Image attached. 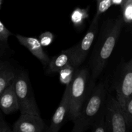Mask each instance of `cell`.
<instances>
[{"instance_id":"1","label":"cell","mask_w":132,"mask_h":132,"mask_svg":"<svg viewBox=\"0 0 132 132\" xmlns=\"http://www.w3.org/2000/svg\"><path fill=\"white\" fill-rule=\"evenodd\" d=\"M123 24L122 15L103 23L90 60L91 83L95 84L104 70L121 34Z\"/></svg>"},{"instance_id":"12","label":"cell","mask_w":132,"mask_h":132,"mask_svg":"<svg viewBox=\"0 0 132 132\" xmlns=\"http://www.w3.org/2000/svg\"><path fill=\"white\" fill-rule=\"evenodd\" d=\"M72 51L73 46L69 49L63 50L60 54L50 59V62L48 64V73H58L63 67L68 63H70L72 60Z\"/></svg>"},{"instance_id":"4","label":"cell","mask_w":132,"mask_h":132,"mask_svg":"<svg viewBox=\"0 0 132 132\" xmlns=\"http://www.w3.org/2000/svg\"><path fill=\"white\" fill-rule=\"evenodd\" d=\"M13 83L21 113L41 116L27 73L24 72L16 73L13 79Z\"/></svg>"},{"instance_id":"19","label":"cell","mask_w":132,"mask_h":132,"mask_svg":"<svg viewBox=\"0 0 132 132\" xmlns=\"http://www.w3.org/2000/svg\"><path fill=\"white\" fill-rule=\"evenodd\" d=\"M54 40V36L52 32H45L41 34L39 37V41L43 47L51 45Z\"/></svg>"},{"instance_id":"20","label":"cell","mask_w":132,"mask_h":132,"mask_svg":"<svg viewBox=\"0 0 132 132\" xmlns=\"http://www.w3.org/2000/svg\"><path fill=\"white\" fill-rule=\"evenodd\" d=\"M112 5V0H100L98 1L97 10L95 15L99 17Z\"/></svg>"},{"instance_id":"6","label":"cell","mask_w":132,"mask_h":132,"mask_svg":"<svg viewBox=\"0 0 132 132\" xmlns=\"http://www.w3.org/2000/svg\"><path fill=\"white\" fill-rule=\"evenodd\" d=\"M116 99L122 106L132 94V60L122 64L116 72L113 82Z\"/></svg>"},{"instance_id":"17","label":"cell","mask_w":132,"mask_h":132,"mask_svg":"<svg viewBox=\"0 0 132 132\" xmlns=\"http://www.w3.org/2000/svg\"><path fill=\"white\" fill-rule=\"evenodd\" d=\"M121 107L126 117L128 127V128H131L132 125V96L130 97Z\"/></svg>"},{"instance_id":"16","label":"cell","mask_w":132,"mask_h":132,"mask_svg":"<svg viewBox=\"0 0 132 132\" xmlns=\"http://www.w3.org/2000/svg\"><path fill=\"white\" fill-rule=\"evenodd\" d=\"M121 5L124 23L131 24L132 21V0H124Z\"/></svg>"},{"instance_id":"15","label":"cell","mask_w":132,"mask_h":132,"mask_svg":"<svg viewBox=\"0 0 132 132\" xmlns=\"http://www.w3.org/2000/svg\"><path fill=\"white\" fill-rule=\"evenodd\" d=\"M88 9L76 8L70 15L71 21L76 27H80L83 24L85 19L88 18Z\"/></svg>"},{"instance_id":"8","label":"cell","mask_w":132,"mask_h":132,"mask_svg":"<svg viewBox=\"0 0 132 132\" xmlns=\"http://www.w3.org/2000/svg\"><path fill=\"white\" fill-rule=\"evenodd\" d=\"M46 125L41 116L29 113H21L13 125L14 132H43Z\"/></svg>"},{"instance_id":"9","label":"cell","mask_w":132,"mask_h":132,"mask_svg":"<svg viewBox=\"0 0 132 132\" xmlns=\"http://www.w3.org/2000/svg\"><path fill=\"white\" fill-rule=\"evenodd\" d=\"M70 88V83L66 85V88L64 92L63 98L61 101L59 106L53 115L51 123L47 130L48 132H58L63 126L68 110Z\"/></svg>"},{"instance_id":"21","label":"cell","mask_w":132,"mask_h":132,"mask_svg":"<svg viewBox=\"0 0 132 132\" xmlns=\"http://www.w3.org/2000/svg\"><path fill=\"white\" fill-rule=\"evenodd\" d=\"M12 34L9 29L6 28L5 24L0 21V42L6 43L9 37L12 36Z\"/></svg>"},{"instance_id":"18","label":"cell","mask_w":132,"mask_h":132,"mask_svg":"<svg viewBox=\"0 0 132 132\" xmlns=\"http://www.w3.org/2000/svg\"><path fill=\"white\" fill-rule=\"evenodd\" d=\"M90 129L93 132H107L104 112L94 122Z\"/></svg>"},{"instance_id":"5","label":"cell","mask_w":132,"mask_h":132,"mask_svg":"<svg viewBox=\"0 0 132 132\" xmlns=\"http://www.w3.org/2000/svg\"><path fill=\"white\" fill-rule=\"evenodd\" d=\"M107 132H126L128 125L121 104L110 94H107L104 110Z\"/></svg>"},{"instance_id":"13","label":"cell","mask_w":132,"mask_h":132,"mask_svg":"<svg viewBox=\"0 0 132 132\" xmlns=\"http://www.w3.org/2000/svg\"><path fill=\"white\" fill-rule=\"evenodd\" d=\"M14 66L8 61H0V94L13 81L16 75Z\"/></svg>"},{"instance_id":"7","label":"cell","mask_w":132,"mask_h":132,"mask_svg":"<svg viewBox=\"0 0 132 132\" xmlns=\"http://www.w3.org/2000/svg\"><path fill=\"white\" fill-rule=\"evenodd\" d=\"M99 17L95 15L87 32L79 44L73 46L71 64L76 68H79L86 59L99 31Z\"/></svg>"},{"instance_id":"11","label":"cell","mask_w":132,"mask_h":132,"mask_svg":"<svg viewBox=\"0 0 132 132\" xmlns=\"http://www.w3.org/2000/svg\"><path fill=\"white\" fill-rule=\"evenodd\" d=\"M0 110L6 115L15 113L19 110V104L13 81L0 94Z\"/></svg>"},{"instance_id":"3","label":"cell","mask_w":132,"mask_h":132,"mask_svg":"<svg viewBox=\"0 0 132 132\" xmlns=\"http://www.w3.org/2000/svg\"><path fill=\"white\" fill-rule=\"evenodd\" d=\"M89 77L90 72L87 68H77L70 82L69 104L67 116L68 119L73 122L78 117L88 93Z\"/></svg>"},{"instance_id":"2","label":"cell","mask_w":132,"mask_h":132,"mask_svg":"<svg viewBox=\"0 0 132 132\" xmlns=\"http://www.w3.org/2000/svg\"><path fill=\"white\" fill-rule=\"evenodd\" d=\"M107 90L103 82L91 83L89 91L78 117L73 121L72 132H83L91 128L94 122L105 110Z\"/></svg>"},{"instance_id":"26","label":"cell","mask_w":132,"mask_h":132,"mask_svg":"<svg viewBox=\"0 0 132 132\" xmlns=\"http://www.w3.org/2000/svg\"><path fill=\"white\" fill-rule=\"evenodd\" d=\"M97 1H100V0H97Z\"/></svg>"},{"instance_id":"10","label":"cell","mask_w":132,"mask_h":132,"mask_svg":"<svg viewBox=\"0 0 132 132\" xmlns=\"http://www.w3.org/2000/svg\"><path fill=\"white\" fill-rule=\"evenodd\" d=\"M15 36L19 43L27 48L34 56L39 60L44 67H47L50 62V58L44 51L42 45L37 39L25 37L19 34H17Z\"/></svg>"},{"instance_id":"24","label":"cell","mask_w":132,"mask_h":132,"mask_svg":"<svg viewBox=\"0 0 132 132\" xmlns=\"http://www.w3.org/2000/svg\"><path fill=\"white\" fill-rule=\"evenodd\" d=\"M123 1L124 0H112V5H121Z\"/></svg>"},{"instance_id":"23","label":"cell","mask_w":132,"mask_h":132,"mask_svg":"<svg viewBox=\"0 0 132 132\" xmlns=\"http://www.w3.org/2000/svg\"><path fill=\"white\" fill-rule=\"evenodd\" d=\"M5 43L0 42V61L2 60L3 57L4 56L6 52V47H5Z\"/></svg>"},{"instance_id":"25","label":"cell","mask_w":132,"mask_h":132,"mask_svg":"<svg viewBox=\"0 0 132 132\" xmlns=\"http://www.w3.org/2000/svg\"><path fill=\"white\" fill-rule=\"evenodd\" d=\"M2 2H3V0H0V8H1V5H2Z\"/></svg>"},{"instance_id":"14","label":"cell","mask_w":132,"mask_h":132,"mask_svg":"<svg viewBox=\"0 0 132 132\" xmlns=\"http://www.w3.org/2000/svg\"><path fill=\"white\" fill-rule=\"evenodd\" d=\"M76 68L70 63H68L59 71V81L63 85H67L72 82Z\"/></svg>"},{"instance_id":"22","label":"cell","mask_w":132,"mask_h":132,"mask_svg":"<svg viewBox=\"0 0 132 132\" xmlns=\"http://www.w3.org/2000/svg\"><path fill=\"white\" fill-rule=\"evenodd\" d=\"M2 113L0 110V132H10L11 128L4 119Z\"/></svg>"}]
</instances>
